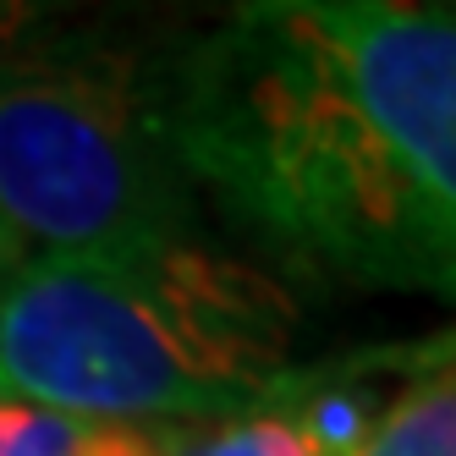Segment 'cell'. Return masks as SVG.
Returning a JSON list of instances; mask_svg holds the SVG:
<instances>
[{"mask_svg":"<svg viewBox=\"0 0 456 456\" xmlns=\"http://www.w3.org/2000/svg\"><path fill=\"white\" fill-rule=\"evenodd\" d=\"M166 126L199 215L303 297L456 308V12L176 0Z\"/></svg>","mask_w":456,"mask_h":456,"instance_id":"cell-1","label":"cell"},{"mask_svg":"<svg viewBox=\"0 0 456 456\" xmlns=\"http://www.w3.org/2000/svg\"><path fill=\"white\" fill-rule=\"evenodd\" d=\"M308 297L209 237L28 258L0 291V396L83 423L303 412L379 346L303 357Z\"/></svg>","mask_w":456,"mask_h":456,"instance_id":"cell-2","label":"cell"},{"mask_svg":"<svg viewBox=\"0 0 456 456\" xmlns=\"http://www.w3.org/2000/svg\"><path fill=\"white\" fill-rule=\"evenodd\" d=\"M176 0H116L0 67V237L28 258L209 237L166 126Z\"/></svg>","mask_w":456,"mask_h":456,"instance_id":"cell-3","label":"cell"},{"mask_svg":"<svg viewBox=\"0 0 456 456\" xmlns=\"http://www.w3.org/2000/svg\"><path fill=\"white\" fill-rule=\"evenodd\" d=\"M336 456H456V357L412 374Z\"/></svg>","mask_w":456,"mask_h":456,"instance_id":"cell-4","label":"cell"},{"mask_svg":"<svg viewBox=\"0 0 456 456\" xmlns=\"http://www.w3.org/2000/svg\"><path fill=\"white\" fill-rule=\"evenodd\" d=\"M166 456H324L297 412H242L220 423H171Z\"/></svg>","mask_w":456,"mask_h":456,"instance_id":"cell-5","label":"cell"},{"mask_svg":"<svg viewBox=\"0 0 456 456\" xmlns=\"http://www.w3.org/2000/svg\"><path fill=\"white\" fill-rule=\"evenodd\" d=\"M105 6H116V0H0V67L22 50L94 22Z\"/></svg>","mask_w":456,"mask_h":456,"instance_id":"cell-6","label":"cell"},{"mask_svg":"<svg viewBox=\"0 0 456 456\" xmlns=\"http://www.w3.org/2000/svg\"><path fill=\"white\" fill-rule=\"evenodd\" d=\"M88 423L34 402L0 396V456H72Z\"/></svg>","mask_w":456,"mask_h":456,"instance_id":"cell-7","label":"cell"},{"mask_svg":"<svg viewBox=\"0 0 456 456\" xmlns=\"http://www.w3.org/2000/svg\"><path fill=\"white\" fill-rule=\"evenodd\" d=\"M12 270H17V253L6 248V237H0V291H6V281H12Z\"/></svg>","mask_w":456,"mask_h":456,"instance_id":"cell-8","label":"cell"},{"mask_svg":"<svg viewBox=\"0 0 456 456\" xmlns=\"http://www.w3.org/2000/svg\"><path fill=\"white\" fill-rule=\"evenodd\" d=\"M396 6H440V12H456V0H396Z\"/></svg>","mask_w":456,"mask_h":456,"instance_id":"cell-9","label":"cell"}]
</instances>
